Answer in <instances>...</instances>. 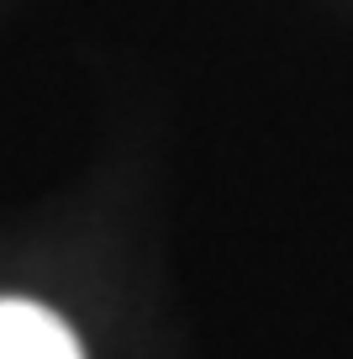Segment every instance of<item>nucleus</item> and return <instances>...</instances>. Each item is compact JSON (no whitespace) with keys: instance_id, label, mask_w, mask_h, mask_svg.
<instances>
[{"instance_id":"nucleus-1","label":"nucleus","mask_w":353,"mask_h":359,"mask_svg":"<svg viewBox=\"0 0 353 359\" xmlns=\"http://www.w3.org/2000/svg\"><path fill=\"white\" fill-rule=\"evenodd\" d=\"M0 359H79V344L43 306L0 302Z\"/></svg>"}]
</instances>
